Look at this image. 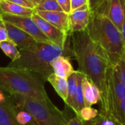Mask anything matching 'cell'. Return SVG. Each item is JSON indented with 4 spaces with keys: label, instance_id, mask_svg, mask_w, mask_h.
Wrapping results in <instances>:
<instances>
[{
    "label": "cell",
    "instance_id": "cell-1",
    "mask_svg": "<svg viewBox=\"0 0 125 125\" xmlns=\"http://www.w3.org/2000/svg\"><path fill=\"white\" fill-rule=\"evenodd\" d=\"M70 53L78 64V71L82 73L100 92L101 109L99 111L108 114V75L111 64L105 51L89 37L86 29L70 33Z\"/></svg>",
    "mask_w": 125,
    "mask_h": 125
},
{
    "label": "cell",
    "instance_id": "cell-2",
    "mask_svg": "<svg viewBox=\"0 0 125 125\" xmlns=\"http://www.w3.org/2000/svg\"><path fill=\"white\" fill-rule=\"evenodd\" d=\"M46 81L29 70L0 67V89L7 95L20 94L36 100L49 99L45 89Z\"/></svg>",
    "mask_w": 125,
    "mask_h": 125
},
{
    "label": "cell",
    "instance_id": "cell-3",
    "mask_svg": "<svg viewBox=\"0 0 125 125\" xmlns=\"http://www.w3.org/2000/svg\"><path fill=\"white\" fill-rule=\"evenodd\" d=\"M86 31L92 40L105 51L112 66H114L125 53L121 31L105 15L91 11Z\"/></svg>",
    "mask_w": 125,
    "mask_h": 125
},
{
    "label": "cell",
    "instance_id": "cell-4",
    "mask_svg": "<svg viewBox=\"0 0 125 125\" xmlns=\"http://www.w3.org/2000/svg\"><path fill=\"white\" fill-rule=\"evenodd\" d=\"M18 59L11 62L8 67L25 69L40 75L45 81L53 73L51 64L59 56H64L65 50L54 44L37 42L32 47L20 51Z\"/></svg>",
    "mask_w": 125,
    "mask_h": 125
},
{
    "label": "cell",
    "instance_id": "cell-5",
    "mask_svg": "<svg viewBox=\"0 0 125 125\" xmlns=\"http://www.w3.org/2000/svg\"><path fill=\"white\" fill-rule=\"evenodd\" d=\"M7 96L17 111L23 110L29 113L37 125H67L68 120L64 112L54 105L50 99L36 100L20 94Z\"/></svg>",
    "mask_w": 125,
    "mask_h": 125
},
{
    "label": "cell",
    "instance_id": "cell-6",
    "mask_svg": "<svg viewBox=\"0 0 125 125\" xmlns=\"http://www.w3.org/2000/svg\"><path fill=\"white\" fill-rule=\"evenodd\" d=\"M0 16L3 18L4 21L12 23L29 34L35 39L37 42L53 44L48 40V38L42 32L37 24L31 18V16L12 15L3 12H0Z\"/></svg>",
    "mask_w": 125,
    "mask_h": 125
},
{
    "label": "cell",
    "instance_id": "cell-7",
    "mask_svg": "<svg viewBox=\"0 0 125 125\" xmlns=\"http://www.w3.org/2000/svg\"><path fill=\"white\" fill-rule=\"evenodd\" d=\"M92 11L105 15L120 31L122 30L125 19L124 0H103Z\"/></svg>",
    "mask_w": 125,
    "mask_h": 125
},
{
    "label": "cell",
    "instance_id": "cell-8",
    "mask_svg": "<svg viewBox=\"0 0 125 125\" xmlns=\"http://www.w3.org/2000/svg\"><path fill=\"white\" fill-rule=\"evenodd\" d=\"M31 18L37 24L42 32L48 38V40L53 44L64 50L65 43L68 37V34L67 33L49 23L48 21L37 15L34 11L31 15Z\"/></svg>",
    "mask_w": 125,
    "mask_h": 125
},
{
    "label": "cell",
    "instance_id": "cell-9",
    "mask_svg": "<svg viewBox=\"0 0 125 125\" xmlns=\"http://www.w3.org/2000/svg\"><path fill=\"white\" fill-rule=\"evenodd\" d=\"M5 26L7 31L8 40L13 42L20 51L28 49L37 42L32 36L19 27L7 21H5Z\"/></svg>",
    "mask_w": 125,
    "mask_h": 125
},
{
    "label": "cell",
    "instance_id": "cell-10",
    "mask_svg": "<svg viewBox=\"0 0 125 125\" xmlns=\"http://www.w3.org/2000/svg\"><path fill=\"white\" fill-rule=\"evenodd\" d=\"M91 10L89 4L83 5L69 14V34L84 31L89 22Z\"/></svg>",
    "mask_w": 125,
    "mask_h": 125
},
{
    "label": "cell",
    "instance_id": "cell-11",
    "mask_svg": "<svg viewBox=\"0 0 125 125\" xmlns=\"http://www.w3.org/2000/svg\"><path fill=\"white\" fill-rule=\"evenodd\" d=\"M44 20L69 34V14L61 11H34Z\"/></svg>",
    "mask_w": 125,
    "mask_h": 125
},
{
    "label": "cell",
    "instance_id": "cell-12",
    "mask_svg": "<svg viewBox=\"0 0 125 125\" xmlns=\"http://www.w3.org/2000/svg\"><path fill=\"white\" fill-rule=\"evenodd\" d=\"M17 110L7 96L6 100L0 103V125H21L16 120Z\"/></svg>",
    "mask_w": 125,
    "mask_h": 125
},
{
    "label": "cell",
    "instance_id": "cell-13",
    "mask_svg": "<svg viewBox=\"0 0 125 125\" xmlns=\"http://www.w3.org/2000/svg\"><path fill=\"white\" fill-rule=\"evenodd\" d=\"M82 89L85 106L91 107L100 101V92L98 88L86 76L82 79Z\"/></svg>",
    "mask_w": 125,
    "mask_h": 125
},
{
    "label": "cell",
    "instance_id": "cell-14",
    "mask_svg": "<svg viewBox=\"0 0 125 125\" xmlns=\"http://www.w3.org/2000/svg\"><path fill=\"white\" fill-rule=\"evenodd\" d=\"M51 66L55 75L66 79L75 71L73 69L70 59L65 56H60L56 58L52 62Z\"/></svg>",
    "mask_w": 125,
    "mask_h": 125
},
{
    "label": "cell",
    "instance_id": "cell-15",
    "mask_svg": "<svg viewBox=\"0 0 125 125\" xmlns=\"http://www.w3.org/2000/svg\"><path fill=\"white\" fill-rule=\"evenodd\" d=\"M0 12L12 15L31 16L34 10L21 6L8 0H0Z\"/></svg>",
    "mask_w": 125,
    "mask_h": 125
},
{
    "label": "cell",
    "instance_id": "cell-16",
    "mask_svg": "<svg viewBox=\"0 0 125 125\" xmlns=\"http://www.w3.org/2000/svg\"><path fill=\"white\" fill-rule=\"evenodd\" d=\"M81 73L80 71L78 70L75 71L67 79V98L64 103L71 109L73 108V106L74 99L76 94L78 83V80L81 76Z\"/></svg>",
    "mask_w": 125,
    "mask_h": 125
},
{
    "label": "cell",
    "instance_id": "cell-17",
    "mask_svg": "<svg viewBox=\"0 0 125 125\" xmlns=\"http://www.w3.org/2000/svg\"><path fill=\"white\" fill-rule=\"evenodd\" d=\"M51 86L55 89L57 94L63 100L64 102L66 101L67 98V81L66 78L59 77L54 73H52L47 78Z\"/></svg>",
    "mask_w": 125,
    "mask_h": 125
},
{
    "label": "cell",
    "instance_id": "cell-18",
    "mask_svg": "<svg viewBox=\"0 0 125 125\" xmlns=\"http://www.w3.org/2000/svg\"><path fill=\"white\" fill-rule=\"evenodd\" d=\"M0 48L4 53L12 60V62L18 59L21 56L20 50L18 48L17 45L10 40L1 42Z\"/></svg>",
    "mask_w": 125,
    "mask_h": 125
},
{
    "label": "cell",
    "instance_id": "cell-19",
    "mask_svg": "<svg viewBox=\"0 0 125 125\" xmlns=\"http://www.w3.org/2000/svg\"><path fill=\"white\" fill-rule=\"evenodd\" d=\"M85 75L81 73V76L78 80V88H77V92L76 94L74 99V103H73V106L72 110L75 112L76 116H78L81 110L85 107L84 105V99H83V89H82V79Z\"/></svg>",
    "mask_w": 125,
    "mask_h": 125
},
{
    "label": "cell",
    "instance_id": "cell-20",
    "mask_svg": "<svg viewBox=\"0 0 125 125\" xmlns=\"http://www.w3.org/2000/svg\"><path fill=\"white\" fill-rule=\"evenodd\" d=\"M34 11H61L62 7L56 0H40L38 4L34 9ZM64 12V11H63Z\"/></svg>",
    "mask_w": 125,
    "mask_h": 125
},
{
    "label": "cell",
    "instance_id": "cell-21",
    "mask_svg": "<svg viewBox=\"0 0 125 125\" xmlns=\"http://www.w3.org/2000/svg\"><path fill=\"white\" fill-rule=\"evenodd\" d=\"M111 115L121 124L125 125V97L117 101Z\"/></svg>",
    "mask_w": 125,
    "mask_h": 125
},
{
    "label": "cell",
    "instance_id": "cell-22",
    "mask_svg": "<svg viewBox=\"0 0 125 125\" xmlns=\"http://www.w3.org/2000/svg\"><path fill=\"white\" fill-rule=\"evenodd\" d=\"M98 114H99L98 110L92 108V106L91 107L85 106L81 110L78 116H79L83 122H86L95 119L98 116Z\"/></svg>",
    "mask_w": 125,
    "mask_h": 125
},
{
    "label": "cell",
    "instance_id": "cell-23",
    "mask_svg": "<svg viewBox=\"0 0 125 125\" xmlns=\"http://www.w3.org/2000/svg\"><path fill=\"white\" fill-rule=\"evenodd\" d=\"M114 67L122 82L125 86V53Z\"/></svg>",
    "mask_w": 125,
    "mask_h": 125
},
{
    "label": "cell",
    "instance_id": "cell-24",
    "mask_svg": "<svg viewBox=\"0 0 125 125\" xmlns=\"http://www.w3.org/2000/svg\"><path fill=\"white\" fill-rule=\"evenodd\" d=\"M100 113V112H99ZM102 115L103 121H102V125H117L118 121L114 118V116L111 114H103L100 113Z\"/></svg>",
    "mask_w": 125,
    "mask_h": 125
},
{
    "label": "cell",
    "instance_id": "cell-25",
    "mask_svg": "<svg viewBox=\"0 0 125 125\" xmlns=\"http://www.w3.org/2000/svg\"><path fill=\"white\" fill-rule=\"evenodd\" d=\"M7 40H8V35H7V28L5 26V21L0 16V42Z\"/></svg>",
    "mask_w": 125,
    "mask_h": 125
},
{
    "label": "cell",
    "instance_id": "cell-26",
    "mask_svg": "<svg viewBox=\"0 0 125 125\" xmlns=\"http://www.w3.org/2000/svg\"><path fill=\"white\" fill-rule=\"evenodd\" d=\"M56 1L64 12L67 14L71 12V0H56Z\"/></svg>",
    "mask_w": 125,
    "mask_h": 125
},
{
    "label": "cell",
    "instance_id": "cell-27",
    "mask_svg": "<svg viewBox=\"0 0 125 125\" xmlns=\"http://www.w3.org/2000/svg\"><path fill=\"white\" fill-rule=\"evenodd\" d=\"M86 4H89V0H71V11Z\"/></svg>",
    "mask_w": 125,
    "mask_h": 125
},
{
    "label": "cell",
    "instance_id": "cell-28",
    "mask_svg": "<svg viewBox=\"0 0 125 125\" xmlns=\"http://www.w3.org/2000/svg\"><path fill=\"white\" fill-rule=\"evenodd\" d=\"M11 2H13L15 4H19L21 6H23V7H28V8H30V9H34V5L31 3L30 1H29L28 0H8Z\"/></svg>",
    "mask_w": 125,
    "mask_h": 125
},
{
    "label": "cell",
    "instance_id": "cell-29",
    "mask_svg": "<svg viewBox=\"0 0 125 125\" xmlns=\"http://www.w3.org/2000/svg\"><path fill=\"white\" fill-rule=\"evenodd\" d=\"M67 125H85V122H83L79 116L75 115V117L67 121Z\"/></svg>",
    "mask_w": 125,
    "mask_h": 125
},
{
    "label": "cell",
    "instance_id": "cell-30",
    "mask_svg": "<svg viewBox=\"0 0 125 125\" xmlns=\"http://www.w3.org/2000/svg\"><path fill=\"white\" fill-rule=\"evenodd\" d=\"M102 121H103L102 115L99 113L98 116L95 119H94L89 122H86L85 125H102Z\"/></svg>",
    "mask_w": 125,
    "mask_h": 125
},
{
    "label": "cell",
    "instance_id": "cell-31",
    "mask_svg": "<svg viewBox=\"0 0 125 125\" xmlns=\"http://www.w3.org/2000/svg\"><path fill=\"white\" fill-rule=\"evenodd\" d=\"M102 1L103 0H89V6L91 11L94 10Z\"/></svg>",
    "mask_w": 125,
    "mask_h": 125
},
{
    "label": "cell",
    "instance_id": "cell-32",
    "mask_svg": "<svg viewBox=\"0 0 125 125\" xmlns=\"http://www.w3.org/2000/svg\"><path fill=\"white\" fill-rule=\"evenodd\" d=\"M124 1H125V19H124V22H123V25H122V28L121 32H122V37H123L125 48V0H124Z\"/></svg>",
    "mask_w": 125,
    "mask_h": 125
},
{
    "label": "cell",
    "instance_id": "cell-33",
    "mask_svg": "<svg viewBox=\"0 0 125 125\" xmlns=\"http://www.w3.org/2000/svg\"><path fill=\"white\" fill-rule=\"evenodd\" d=\"M7 96H6V94L0 89V103H3L6 100Z\"/></svg>",
    "mask_w": 125,
    "mask_h": 125
},
{
    "label": "cell",
    "instance_id": "cell-34",
    "mask_svg": "<svg viewBox=\"0 0 125 125\" xmlns=\"http://www.w3.org/2000/svg\"><path fill=\"white\" fill-rule=\"evenodd\" d=\"M29 1H30L31 3H32L34 5V7H36L37 5V4H38V1H37V0H28ZM35 8V7H34Z\"/></svg>",
    "mask_w": 125,
    "mask_h": 125
},
{
    "label": "cell",
    "instance_id": "cell-35",
    "mask_svg": "<svg viewBox=\"0 0 125 125\" xmlns=\"http://www.w3.org/2000/svg\"><path fill=\"white\" fill-rule=\"evenodd\" d=\"M122 125V124H121V123H120V122H118V125Z\"/></svg>",
    "mask_w": 125,
    "mask_h": 125
},
{
    "label": "cell",
    "instance_id": "cell-36",
    "mask_svg": "<svg viewBox=\"0 0 125 125\" xmlns=\"http://www.w3.org/2000/svg\"><path fill=\"white\" fill-rule=\"evenodd\" d=\"M40 0H37V1H38V3L40 2Z\"/></svg>",
    "mask_w": 125,
    "mask_h": 125
}]
</instances>
